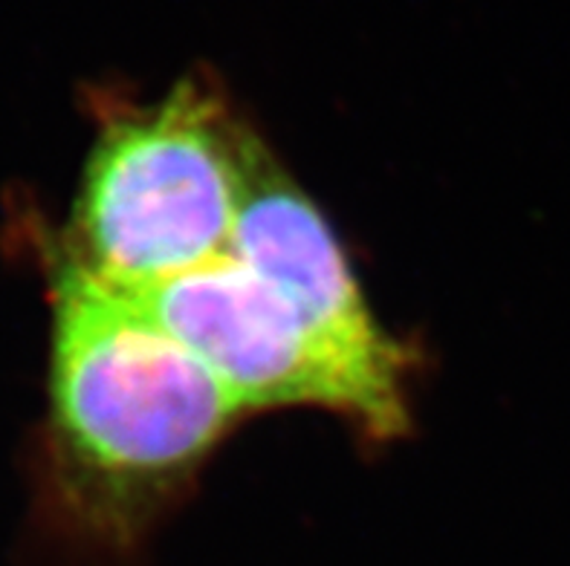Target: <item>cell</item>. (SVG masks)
I'll return each instance as SVG.
<instances>
[{
  "label": "cell",
  "mask_w": 570,
  "mask_h": 566,
  "mask_svg": "<svg viewBox=\"0 0 570 566\" xmlns=\"http://www.w3.org/2000/svg\"><path fill=\"white\" fill-rule=\"evenodd\" d=\"M50 428L58 488L101 544H137L244 410L137 301L58 269Z\"/></svg>",
  "instance_id": "cell-1"
},
{
  "label": "cell",
  "mask_w": 570,
  "mask_h": 566,
  "mask_svg": "<svg viewBox=\"0 0 570 566\" xmlns=\"http://www.w3.org/2000/svg\"><path fill=\"white\" fill-rule=\"evenodd\" d=\"M253 128L203 76L105 110L72 202L61 266L130 295L226 255Z\"/></svg>",
  "instance_id": "cell-2"
},
{
  "label": "cell",
  "mask_w": 570,
  "mask_h": 566,
  "mask_svg": "<svg viewBox=\"0 0 570 566\" xmlns=\"http://www.w3.org/2000/svg\"><path fill=\"white\" fill-rule=\"evenodd\" d=\"M229 251L282 292L327 356L354 379L374 414V437L403 434L409 352L374 318L316 202L255 130L246 142L244 197Z\"/></svg>",
  "instance_id": "cell-3"
},
{
  "label": "cell",
  "mask_w": 570,
  "mask_h": 566,
  "mask_svg": "<svg viewBox=\"0 0 570 566\" xmlns=\"http://www.w3.org/2000/svg\"><path fill=\"white\" fill-rule=\"evenodd\" d=\"M125 298L180 341L244 414L322 408L374 437V414L354 379L327 356L282 292L232 251Z\"/></svg>",
  "instance_id": "cell-4"
}]
</instances>
